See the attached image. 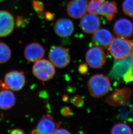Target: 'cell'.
Returning <instances> with one entry per match:
<instances>
[{
	"instance_id": "cell-10",
	"label": "cell",
	"mask_w": 133,
	"mask_h": 134,
	"mask_svg": "<svg viewBox=\"0 0 133 134\" xmlns=\"http://www.w3.org/2000/svg\"><path fill=\"white\" fill-rule=\"evenodd\" d=\"M101 21L95 14H87L82 16L80 21V27L83 31L88 34H92L99 29Z\"/></svg>"
},
{
	"instance_id": "cell-8",
	"label": "cell",
	"mask_w": 133,
	"mask_h": 134,
	"mask_svg": "<svg viewBox=\"0 0 133 134\" xmlns=\"http://www.w3.org/2000/svg\"><path fill=\"white\" fill-rule=\"evenodd\" d=\"M60 123L54 121L53 117L50 115H43L39 121L37 128L33 130L32 134H53L59 128Z\"/></svg>"
},
{
	"instance_id": "cell-22",
	"label": "cell",
	"mask_w": 133,
	"mask_h": 134,
	"mask_svg": "<svg viewBox=\"0 0 133 134\" xmlns=\"http://www.w3.org/2000/svg\"><path fill=\"white\" fill-rule=\"evenodd\" d=\"M122 9L126 15L133 18V0H124Z\"/></svg>"
},
{
	"instance_id": "cell-11",
	"label": "cell",
	"mask_w": 133,
	"mask_h": 134,
	"mask_svg": "<svg viewBox=\"0 0 133 134\" xmlns=\"http://www.w3.org/2000/svg\"><path fill=\"white\" fill-rule=\"evenodd\" d=\"M87 0H71L68 3L66 10L68 15L74 19H79L86 13Z\"/></svg>"
},
{
	"instance_id": "cell-23",
	"label": "cell",
	"mask_w": 133,
	"mask_h": 134,
	"mask_svg": "<svg viewBox=\"0 0 133 134\" xmlns=\"http://www.w3.org/2000/svg\"><path fill=\"white\" fill-rule=\"evenodd\" d=\"M33 8L39 15V18H43L45 13L44 12V5L43 3L38 0H32Z\"/></svg>"
},
{
	"instance_id": "cell-14",
	"label": "cell",
	"mask_w": 133,
	"mask_h": 134,
	"mask_svg": "<svg viewBox=\"0 0 133 134\" xmlns=\"http://www.w3.org/2000/svg\"><path fill=\"white\" fill-rule=\"evenodd\" d=\"M15 25L14 16L6 10H0V37H5L13 32Z\"/></svg>"
},
{
	"instance_id": "cell-7",
	"label": "cell",
	"mask_w": 133,
	"mask_h": 134,
	"mask_svg": "<svg viewBox=\"0 0 133 134\" xmlns=\"http://www.w3.org/2000/svg\"><path fill=\"white\" fill-rule=\"evenodd\" d=\"M5 85L13 91H20L26 83V79L22 71H12L8 72L4 77Z\"/></svg>"
},
{
	"instance_id": "cell-27",
	"label": "cell",
	"mask_w": 133,
	"mask_h": 134,
	"mask_svg": "<svg viewBox=\"0 0 133 134\" xmlns=\"http://www.w3.org/2000/svg\"><path fill=\"white\" fill-rule=\"evenodd\" d=\"M88 68L87 65L86 63H82L78 67V71L82 75H85L88 72Z\"/></svg>"
},
{
	"instance_id": "cell-3",
	"label": "cell",
	"mask_w": 133,
	"mask_h": 134,
	"mask_svg": "<svg viewBox=\"0 0 133 134\" xmlns=\"http://www.w3.org/2000/svg\"><path fill=\"white\" fill-rule=\"evenodd\" d=\"M33 74L41 81H47L53 78L55 74V66L48 60L41 59L34 62Z\"/></svg>"
},
{
	"instance_id": "cell-17",
	"label": "cell",
	"mask_w": 133,
	"mask_h": 134,
	"mask_svg": "<svg viewBox=\"0 0 133 134\" xmlns=\"http://www.w3.org/2000/svg\"><path fill=\"white\" fill-rule=\"evenodd\" d=\"M16 99L15 95L9 90H4L0 92V109L7 110L15 105Z\"/></svg>"
},
{
	"instance_id": "cell-9",
	"label": "cell",
	"mask_w": 133,
	"mask_h": 134,
	"mask_svg": "<svg viewBox=\"0 0 133 134\" xmlns=\"http://www.w3.org/2000/svg\"><path fill=\"white\" fill-rule=\"evenodd\" d=\"M133 66V53L129 57L123 60H116L109 74L111 78L118 79Z\"/></svg>"
},
{
	"instance_id": "cell-30",
	"label": "cell",
	"mask_w": 133,
	"mask_h": 134,
	"mask_svg": "<svg viewBox=\"0 0 133 134\" xmlns=\"http://www.w3.org/2000/svg\"><path fill=\"white\" fill-rule=\"evenodd\" d=\"M44 16H45V19L48 21H52L54 19V16L53 15V14L50 12H46L45 13Z\"/></svg>"
},
{
	"instance_id": "cell-24",
	"label": "cell",
	"mask_w": 133,
	"mask_h": 134,
	"mask_svg": "<svg viewBox=\"0 0 133 134\" xmlns=\"http://www.w3.org/2000/svg\"><path fill=\"white\" fill-rule=\"evenodd\" d=\"M123 79L125 82H133V67L130 69L123 76Z\"/></svg>"
},
{
	"instance_id": "cell-15",
	"label": "cell",
	"mask_w": 133,
	"mask_h": 134,
	"mask_svg": "<svg viewBox=\"0 0 133 134\" xmlns=\"http://www.w3.org/2000/svg\"><path fill=\"white\" fill-rule=\"evenodd\" d=\"M24 53L27 60L30 62H35L44 57L45 50L40 43L33 42L26 46Z\"/></svg>"
},
{
	"instance_id": "cell-29",
	"label": "cell",
	"mask_w": 133,
	"mask_h": 134,
	"mask_svg": "<svg viewBox=\"0 0 133 134\" xmlns=\"http://www.w3.org/2000/svg\"><path fill=\"white\" fill-rule=\"evenodd\" d=\"M53 134H70V132L65 129H59L58 128L55 131Z\"/></svg>"
},
{
	"instance_id": "cell-12",
	"label": "cell",
	"mask_w": 133,
	"mask_h": 134,
	"mask_svg": "<svg viewBox=\"0 0 133 134\" xmlns=\"http://www.w3.org/2000/svg\"><path fill=\"white\" fill-rule=\"evenodd\" d=\"M113 38V35L109 30L105 28L99 29L93 34L92 43L94 47L104 49L108 48Z\"/></svg>"
},
{
	"instance_id": "cell-21",
	"label": "cell",
	"mask_w": 133,
	"mask_h": 134,
	"mask_svg": "<svg viewBox=\"0 0 133 134\" xmlns=\"http://www.w3.org/2000/svg\"><path fill=\"white\" fill-rule=\"evenodd\" d=\"M105 0H91L88 4V12L92 14H99L101 7Z\"/></svg>"
},
{
	"instance_id": "cell-1",
	"label": "cell",
	"mask_w": 133,
	"mask_h": 134,
	"mask_svg": "<svg viewBox=\"0 0 133 134\" xmlns=\"http://www.w3.org/2000/svg\"><path fill=\"white\" fill-rule=\"evenodd\" d=\"M108 52L116 60L125 59L133 53V42L119 37L113 38Z\"/></svg>"
},
{
	"instance_id": "cell-4",
	"label": "cell",
	"mask_w": 133,
	"mask_h": 134,
	"mask_svg": "<svg viewBox=\"0 0 133 134\" xmlns=\"http://www.w3.org/2000/svg\"><path fill=\"white\" fill-rule=\"evenodd\" d=\"M49 58L52 64L58 68L66 67L70 62V56L68 51L59 46H55L51 49Z\"/></svg>"
},
{
	"instance_id": "cell-2",
	"label": "cell",
	"mask_w": 133,
	"mask_h": 134,
	"mask_svg": "<svg viewBox=\"0 0 133 134\" xmlns=\"http://www.w3.org/2000/svg\"><path fill=\"white\" fill-rule=\"evenodd\" d=\"M88 90L93 97L105 96L111 89L110 81L108 77L100 74L94 75L90 78L87 83Z\"/></svg>"
},
{
	"instance_id": "cell-18",
	"label": "cell",
	"mask_w": 133,
	"mask_h": 134,
	"mask_svg": "<svg viewBox=\"0 0 133 134\" xmlns=\"http://www.w3.org/2000/svg\"><path fill=\"white\" fill-rule=\"evenodd\" d=\"M118 12L117 4L116 2L105 1L101 7L99 14L103 16L108 20H113Z\"/></svg>"
},
{
	"instance_id": "cell-16",
	"label": "cell",
	"mask_w": 133,
	"mask_h": 134,
	"mask_svg": "<svg viewBox=\"0 0 133 134\" xmlns=\"http://www.w3.org/2000/svg\"><path fill=\"white\" fill-rule=\"evenodd\" d=\"M54 28L57 35L64 38L71 35L74 31V27L71 20L65 18H62L57 20Z\"/></svg>"
},
{
	"instance_id": "cell-31",
	"label": "cell",
	"mask_w": 133,
	"mask_h": 134,
	"mask_svg": "<svg viewBox=\"0 0 133 134\" xmlns=\"http://www.w3.org/2000/svg\"><path fill=\"white\" fill-rule=\"evenodd\" d=\"M10 134H24V132L22 129H19V128H17L15 129H13L10 131Z\"/></svg>"
},
{
	"instance_id": "cell-20",
	"label": "cell",
	"mask_w": 133,
	"mask_h": 134,
	"mask_svg": "<svg viewBox=\"0 0 133 134\" xmlns=\"http://www.w3.org/2000/svg\"><path fill=\"white\" fill-rule=\"evenodd\" d=\"M133 133L131 127L124 123H119L113 126L111 129V133L116 134H132Z\"/></svg>"
},
{
	"instance_id": "cell-19",
	"label": "cell",
	"mask_w": 133,
	"mask_h": 134,
	"mask_svg": "<svg viewBox=\"0 0 133 134\" xmlns=\"http://www.w3.org/2000/svg\"><path fill=\"white\" fill-rule=\"evenodd\" d=\"M11 51L6 43L0 42V64L5 63L10 59Z\"/></svg>"
},
{
	"instance_id": "cell-5",
	"label": "cell",
	"mask_w": 133,
	"mask_h": 134,
	"mask_svg": "<svg viewBox=\"0 0 133 134\" xmlns=\"http://www.w3.org/2000/svg\"><path fill=\"white\" fill-rule=\"evenodd\" d=\"M106 55L102 48L94 47L90 48L86 54V60L92 68L99 69L102 67L106 62Z\"/></svg>"
},
{
	"instance_id": "cell-26",
	"label": "cell",
	"mask_w": 133,
	"mask_h": 134,
	"mask_svg": "<svg viewBox=\"0 0 133 134\" xmlns=\"http://www.w3.org/2000/svg\"><path fill=\"white\" fill-rule=\"evenodd\" d=\"M62 115L64 117H69L73 115L71 110L68 107H64L61 111Z\"/></svg>"
},
{
	"instance_id": "cell-28",
	"label": "cell",
	"mask_w": 133,
	"mask_h": 134,
	"mask_svg": "<svg viewBox=\"0 0 133 134\" xmlns=\"http://www.w3.org/2000/svg\"><path fill=\"white\" fill-rule=\"evenodd\" d=\"M25 19L21 16H18L16 18V24L17 27H22L23 25H25L26 22Z\"/></svg>"
},
{
	"instance_id": "cell-32",
	"label": "cell",
	"mask_w": 133,
	"mask_h": 134,
	"mask_svg": "<svg viewBox=\"0 0 133 134\" xmlns=\"http://www.w3.org/2000/svg\"><path fill=\"white\" fill-rule=\"evenodd\" d=\"M68 99V96H63V100H64V101H66Z\"/></svg>"
},
{
	"instance_id": "cell-25",
	"label": "cell",
	"mask_w": 133,
	"mask_h": 134,
	"mask_svg": "<svg viewBox=\"0 0 133 134\" xmlns=\"http://www.w3.org/2000/svg\"><path fill=\"white\" fill-rule=\"evenodd\" d=\"M73 104L77 107H80L83 106L84 101L83 98L80 96H74L72 100Z\"/></svg>"
},
{
	"instance_id": "cell-6",
	"label": "cell",
	"mask_w": 133,
	"mask_h": 134,
	"mask_svg": "<svg viewBox=\"0 0 133 134\" xmlns=\"http://www.w3.org/2000/svg\"><path fill=\"white\" fill-rule=\"evenodd\" d=\"M132 91L128 88L118 89L107 96L106 102L112 106H123L128 104Z\"/></svg>"
},
{
	"instance_id": "cell-13",
	"label": "cell",
	"mask_w": 133,
	"mask_h": 134,
	"mask_svg": "<svg viewBox=\"0 0 133 134\" xmlns=\"http://www.w3.org/2000/svg\"><path fill=\"white\" fill-rule=\"evenodd\" d=\"M113 31L118 37L128 39L133 36V24L132 22L126 18L117 20L113 27Z\"/></svg>"
},
{
	"instance_id": "cell-33",
	"label": "cell",
	"mask_w": 133,
	"mask_h": 134,
	"mask_svg": "<svg viewBox=\"0 0 133 134\" xmlns=\"http://www.w3.org/2000/svg\"><path fill=\"white\" fill-rule=\"evenodd\" d=\"M1 81L0 80V87H1V86H2V85H1Z\"/></svg>"
},
{
	"instance_id": "cell-34",
	"label": "cell",
	"mask_w": 133,
	"mask_h": 134,
	"mask_svg": "<svg viewBox=\"0 0 133 134\" xmlns=\"http://www.w3.org/2000/svg\"></svg>"
}]
</instances>
